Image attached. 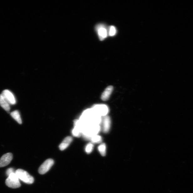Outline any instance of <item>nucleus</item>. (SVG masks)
Masks as SVG:
<instances>
[{"instance_id":"obj_9","label":"nucleus","mask_w":193,"mask_h":193,"mask_svg":"<svg viewBox=\"0 0 193 193\" xmlns=\"http://www.w3.org/2000/svg\"><path fill=\"white\" fill-rule=\"evenodd\" d=\"M114 87L112 86H109L105 89L101 97V99L104 101H106L109 98L113 91Z\"/></svg>"},{"instance_id":"obj_15","label":"nucleus","mask_w":193,"mask_h":193,"mask_svg":"<svg viewBox=\"0 0 193 193\" xmlns=\"http://www.w3.org/2000/svg\"><path fill=\"white\" fill-rule=\"evenodd\" d=\"M72 134L74 137H80L82 134L81 130L79 128L74 126V129L72 130Z\"/></svg>"},{"instance_id":"obj_10","label":"nucleus","mask_w":193,"mask_h":193,"mask_svg":"<svg viewBox=\"0 0 193 193\" xmlns=\"http://www.w3.org/2000/svg\"><path fill=\"white\" fill-rule=\"evenodd\" d=\"M73 141V138L71 136H68L64 139L61 144L59 145V148L61 151L66 149L69 146Z\"/></svg>"},{"instance_id":"obj_16","label":"nucleus","mask_w":193,"mask_h":193,"mask_svg":"<svg viewBox=\"0 0 193 193\" xmlns=\"http://www.w3.org/2000/svg\"><path fill=\"white\" fill-rule=\"evenodd\" d=\"M117 29L114 26H111L108 29V34L109 36L113 37L117 33Z\"/></svg>"},{"instance_id":"obj_6","label":"nucleus","mask_w":193,"mask_h":193,"mask_svg":"<svg viewBox=\"0 0 193 193\" xmlns=\"http://www.w3.org/2000/svg\"><path fill=\"white\" fill-rule=\"evenodd\" d=\"M2 94L3 95L10 105H14L16 104V98L14 94L9 90L8 89L4 90Z\"/></svg>"},{"instance_id":"obj_17","label":"nucleus","mask_w":193,"mask_h":193,"mask_svg":"<svg viewBox=\"0 0 193 193\" xmlns=\"http://www.w3.org/2000/svg\"><path fill=\"white\" fill-rule=\"evenodd\" d=\"M94 148V145L92 143H89L86 145V148H85V151L87 154L91 153L93 150Z\"/></svg>"},{"instance_id":"obj_5","label":"nucleus","mask_w":193,"mask_h":193,"mask_svg":"<svg viewBox=\"0 0 193 193\" xmlns=\"http://www.w3.org/2000/svg\"><path fill=\"white\" fill-rule=\"evenodd\" d=\"M54 164L53 160L48 159L46 160L39 167L38 169L39 173L41 175L46 173L51 169Z\"/></svg>"},{"instance_id":"obj_2","label":"nucleus","mask_w":193,"mask_h":193,"mask_svg":"<svg viewBox=\"0 0 193 193\" xmlns=\"http://www.w3.org/2000/svg\"><path fill=\"white\" fill-rule=\"evenodd\" d=\"M6 184L8 187L13 189L18 188L21 186V183L16 172L9 175L6 180Z\"/></svg>"},{"instance_id":"obj_4","label":"nucleus","mask_w":193,"mask_h":193,"mask_svg":"<svg viewBox=\"0 0 193 193\" xmlns=\"http://www.w3.org/2000/svg\"><path fill=\"white\" fill-rule=\"evenodd\" d=\"M96 29L100 40L103 41L106 39L108 35V29L106 26L102 24H98L96 27Z\"/></svg>"},{"instance_id":"obj_12","label":"nucleus","mask_w":193,"mask_h":193,"mask_svg":"<svg viewBox=\"0 0 193 193\" xmlns=\"http://www.w3.org/2000/svg\"><path fill=\"white\" fill-rule=\"evenodd\" d=\"M11 116L19 124H22V120L19 112L16 110L12 112L11 113Z\"/></svg>"},{"instance_id":"obj_18","label":"nucleus","mask_w":193,"mask_h":193,"mask_svg":"<svg viewBox=\"0 0 193 193\" xmlns=\"http://www.w3.org/2000/svg\"><path fill=\"white\" fill-rule=\"evenodd\" d=\"M16 172V171H14V170L12 168L8 169L7 170L6 174L8 176H9V175L14 173Z\"/></svg>"},{"instance_id":"obj_1","label":"nucleus","mask_w":193,"mask_h":193,"mask_svg":"<svg viewBox=\"0 0 193 193\" xmlns=\"http://www.w3.org/2000/svg\"><path fill=\"white\" fill-rule=\"evenodd\" d=\"M16 174L19 180L25 183L31 184L34 182L33 177L30 175L27 171L21 169H18L16 171Z\"/></svg>"},{"instance_id":"obj_7","label":"nucleus","mask_w":193,"mask_h":193,"mask_svg":"<svg viewBox=\"0 0 193 193\" xmlns=\"http://www.w3.org/2000/svg\"><path fill=\"white\" fill-rule=\"evenodd\" d=\"M13 157V155L11 153L4 155L0 159V167L8 165L11 162Z\"/></svg>"},{"instance_id":"obj_3","label":"nucleus","mask_w":193,"mask_h":193,"mask_svg":"<svg viewBox=\"0 0 193 193\" xmlns=\"http://www.w3.org/2000/svg\"><path fill=\"white\" fill-rule=\"evenodd\" d=\"M91 109L95 114L101 117L107 116L109 111L108 107L103 104L95 105Z\"/></svg>"},{"instance_id":"obj_13","label":"nucleus","mask_w":193,"mask_h":193,"mask_svg":"<svg viewBox=\"0 0 193 193\" xmlns=\"http://www.w3.org/2000/svg\"><path fill=\"white\" fill-rule=\"evenodd\" d=\"M100 154L103 156H106V145L104 143H102L99 145L98 148Z\"/></svg>"},{"instance_id":"obj_14","label":"nucleus","mask_w":193,"mask_h":193,"mask_svg":"<svg viewBox=\"0 0 193 193\" xmlns=\"http://www.w3.org/2000/svg\"><path fill=\"white\" fill-rule=\"evenodd\" d=\"M90 140H91V143L94 144L101 143L102 141V138L99 135H94L92 137Z\"/></svg>"},{"instance_id":"obj_11","label":"nucleus","mask_w":193,"mask_h":193,"mask_svg":"<svg viewBox=\"0 0 193 193\" xmlns=\"http://www.w3.org/2000/svg\"><path fill=\"white\" fill-rule=\"evenodd\" d=\"M0 106L7 111H9L11 109L10 104L2 94H0Z\"/></svg>"},{"instance_id":"obj_8","label":"nucleus","mask_w":193,"mask_h":193,"mask_svg":"<svg viewBox=\"0 0 193 193\" xmlns=\"http://www.w3.org/2000/svg\"><path fill=\"white\" fill-rule=\"evenodd\" d=\"M111 120L109 116H106L104 117L102 120V129L105 133L109 132L111 128Z\"/></svg>"}]
</instances>
